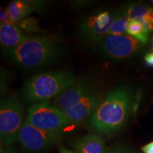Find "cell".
Wrapping results in <instances>:
<instances>
[{
    "label": "cell",
    "mask_w": 153,
    "mask_h": 153,
    "mask_svg": "<svg viewBox=\"0 0 153 153\" xmlns=\"http://www.w3.org/2000/svg\"><path fill=\"white\" fill-rule=\"evenodd\" d=\"M133 92L119 86L111 89L89 119V126L99 134L110 135L124 126L131 109Z\"/></svg>",
    "instance_id": "cell-1"
},
{
    "label": "cell",
    "mask_w": 153,
    "mask_h": 153,
    "mask_svg": "<svg viewBox=\"0 0 153 153\" xmlns=\"http://www.w3.org/2000/svg\"><path fill=\"white\" fill-rule=\"evenodd\" d=\"M62 50L59 41L51 36L28 37L14 49L4 51V54L23 69L43 68L57 60Z\"/></svg>",
    "instance_id": "cell-2"
},
{
    "label": "cell",
    "mask_w": 153,
    "mask_h": 153,
    "mask_svg": "<svg viewBox=\"0 0 153 153\" xmlns=\"http://www.w3.org/2000/svg\"><path fill=\"white\" fill-rule=\"evenodd\" d=\"M75 83L76 78L72 72H43L30 78L23 87L22 94L30 102H44L58 97Z\"/></svg>",
    "instance_id": "cell-3"
},
{
    "label": "cell",
    "mask_w": 153,
    "mask_h": 153,
    "mask_svg": "<svg viewBox=\"0 0 153 153\" xmlns=\"http://www.w3.org/2000/svg\"><path fill=\"white\" fill-rule=\"evenodd\" d=\"M24 110L20 101L14 95L1 99L0 104V138L7 148L14 145L19 139L23 124Z\"/></svg>",
    "instance_id": "cell-4"
},
{
    "label": "cell",
    "mask_w": 153,
    "mask_h": 153,
    "mask_svg": "<svg viewBox=\"0 0 153 153\" xmlns=\"http://www.w3.org/2000/svg\"><path fill=\"white\" fill-rule=\"evenodd\" d=\"M26 120L38 128L51 132H60L71 124L65 113L48 101L32 105L28 110Z\"/></svg>",
    "instance_id": "cell-5"
},
{
    "label": "cell",
    "mask_w": 153,
    "mask_h": 153,
    "mask_svg": "<svg viewBox=\"0 0 153 153\" xmlns=\"http://www.w3.org/2000/svg\"><path fill=\"white\" fill-rule=\"evenodd\" d=\"M118 11L100 9L84 16L80 22V30L87 41L99 43L108 36Z\"/></svg>",
    "instance_id": "cell-6"
},
{
    "label": "cell",
    "mask_w": 153,
    "mask_h": 153,
    "mask_svg": "<svg viewBox=\"0 0 153 153\" xmlns=\"http://www.w3.org/2000/svg\"><path fill=\"white\" fill-rule=\"evenodd\" d=\"M61 138L60 132L43 131L25 120L19 135V142L27 152L41 153L54 145Z\"/></svg>",
    "instance_id": "cell-7"
},
{
    "label": "cell",
    "mask_w": 153,
    "mask_h": 153,
    "mask_svg": "<svg viewBox=\"0 0 153 153\" xmlns=\"http://www.w3.org/2000/svg\"><path fill=\"white\" fill-rule=\"evenodd\" d=\"M142 44L130 36L108 35L99 43V50L111 60H123L131 57L142 48Z\"/></svg>",
    "instance_id": "cell-8"
},
{
    "label": "cell",
    "mask_w": 153,
    "mask_h": 153,
    "mask_svg": "<svg viewBox=\"0 0 153 153\" xmlns=\"http://www.w3.org/2000/svg\"><path fill=\"white\" fill-rule=\"evenodd\" d=\"M101 101V94L94 89L78 104L63 112L71 124H79L90 118Z\"/></svg>",
    "instance_id": "cell-9"
},
{
    "label": "cell",
    "mask_w": 153,
    "mask_h": 153,
    "mask_svg": "<svg viewBox=\"0 0 153 153\" xmlns=\"http://www.w3.org/2000/svg\"><path fill=\"white\" fill-rule=\"evenodd\" d=\"M94 89L88 82H76L57 97L55 106L65 111L79 102Z\"/></svg>",
    "instance_id": "cell-10"
},
{
    "label": "cell",
    "mask_w": 153,
    "mask_h": 153,
    "mask_svg": "<svg viewBox=\"0 0 153 153\" xmlns=\"http://www.w3.org/2000/svg\"><path fill=\"white\" fill-rule=\"evenodd\" d=\"M123 15L128 20L140 22L149 32L153 30V9L146 5L131 4L123 9Z\"/></svg>",
    "instance_id": "cell-11"
},
{
    "label": "cell",
    "mask_w": 153,
    "mask_h": 153,
    "mask_svg": "<svg viewBox=\"0 0 153 153\" xmlns=\"http://www.w3.org/2000/svg\"><path fill=\"white\" fill-rule=\"evenodd\" d=\"M27 36L16 25L1 24L0 43L4 51L14 49L20 45Z\"/></svg>",
    "instance_id": "cell-12"
},
{
    "label": "cell",
    "mask_w": 153,
    "mask_h": 153,
    "mask_svg": "<svg viewBox=\"0 0 153 153\" xmlns=\"http://www.w3.org/2000/svg\"><path fill=\"white\" fill-rule=\"evenodd\" d=\"M73 147L78 153H105L106 144L98 135L90 134L76 140Z\"/></svg>",
    "instance_id": "cell-13"
},
{
    "label": "cell",
    "mask_w": 153,
    "mask_h": 153,
    "mask_svg": "<svg viewBox=\"0 0 153 153\" xmlns=\"http://www.w3.org/2000/svg\"><path fill=\"white\" fill-rule=\"evenodd\" d=\"M35 9L32 1L15 0L9 4L7 10L11 19L16 23L28 16Z\"/></svg>",
    "instance_id": "cell-14"
},
{
    "label": "cell",
    "mask_w": 153,
    "mask_h": 153,
    "mask_svg": "<svg viewBox=\"0 0 153 153\" xmlns=\"http://www.w3.org/2000/svg\"><path fill=\"white\" fill-rule=\"evenodd\" d=\"M148 30L145 29L143 25L137 21H131L128 28L127 30V34L138 41L142 45L148 43L149 39Z\"/></svg>",
    "instance_id": "cell-15"
},
{
    "label": "cell",
    "mask_w": 153,
    "mask_h": 153,
    "mask_svg": "<svg viewBox=\"0 0 153 153\" xmlns=\"http://www.w3.org/2000/svg\"><path fill=\"white\" fill-rule=\"evenodd\" d=\"M130 21L124 16L123 14H118L115 19L111 27L108 30V35L112 36H126L127 34V30L128 28Z\"/></svg>",
    "instance_id": "cell-16"
},
{
    "label": "cell",
    "mask_w": 153,
    "mask_h": 153,
    "mask_svg": "<svg viewBox=\"0 0 153 153\" xmlns=\"http://www.w3.org/2000/svg\"><path fill=\"white\" fill-rule=\"evenodd\" d=\"M18 27L24 32H40L39 26L38 25V21L35 18H26L17 22Z\"/></svg>",
    "instance_id": "cell-17"
},
{
    "label": "cell",
    "mask_w": 153,
    "mask_h": 153,
    "mask_svg": "<svg viewBox=\"0 0 153 153\" xmlns=\"http://www.w3.org/2000/svg\"><path fill=\"white\" fill-rule=\"evenodd\" d=\"M0 19H1V24L15 25V22L9 16L7 9L1 7L0 9Z\"/></svg>",
    "instance_id": "cell-18"
},
{
    "label": "cell",
    "mask_w": 153,
    "mask_h": 153,
    "mask_svg": "<svg viewBox=\"0 0 153 153\" xmlns=\"http://www.w3.org/2000/svg\"><path fill=\"white\" fill-rule=\"evenodd\" d=\"M141 150L144 153H153V142L143 146Z\"/></svg>",
    "instance_id": "cell-19"
},
{
    "label": "cell",
    "mask_w": 153,
    "mask_h": 153,
    "mask_svg": "<svg viewBox=\"0 0 153 153\" xmlns=\"http://www.w3.org/2000/svg\"><path fill=\"white\" fill-rule=\"evenodd\" d=\"M145 61L147 65L153 67V53H148V54L145 55Z\"/></svg>",
    "instance_id": "cell-20"
},
{
    "label": "cell",
    "mask_w": 153,
    "mask_h": 153,
    "mask_svg": "<svg viewBox=\"0 0 153 153\" xmlns=\"http://www.w3.org/2000/svg\"><path fill=\"white\" fill-rule=\"evenodd\" d=\"M60 153H75V152L65 148H60Z\"/></svg>",
    "instance_id": "cell-21"
},
{
    "label": "cell",
    "mask_w": 153,
    "mask_h": 153,
    "mask_svg": "<svg viewBox=\"0 0 153 153\" xmlns=\"http://www.w3.org/2000/svg\"><path fill=\"white\" fill-rule=\"evenodd\" d=\"M117 153H133L131 151H130L128 149H120V150H118Z\"/></svg>",
    "instance_id": "cell-22"
},
{
    "label": "cell",
    "mask_w": 153,
    "mask_h": 153,
    "mask_svg": "<svg viewBox=\"0 0 153 153\" xmlns=\"http://www.w3.org/2000/svg\"><path fill=\"white\" fill-rule=\"evenodd\" d=\"M105 153H117V152H113V151L108 150V151H106V152H105Z\"/></svg>",
    "instance_id": "cell-23"
},
{
    "label": "cell",
    "mask_w": 153,
    "mask_h": 153,
    "mask_svg": "<svg viewBox=\"0 0 153 153\" xmlns=\"http://www.w3.org/2000/svg\"><path fill=\"white\" fill-rule=\"evenodd\" d=\"M152 51H153V38H152Z\"/></svg>",
    "instance_id": "cell-24"
}]
</instances>
